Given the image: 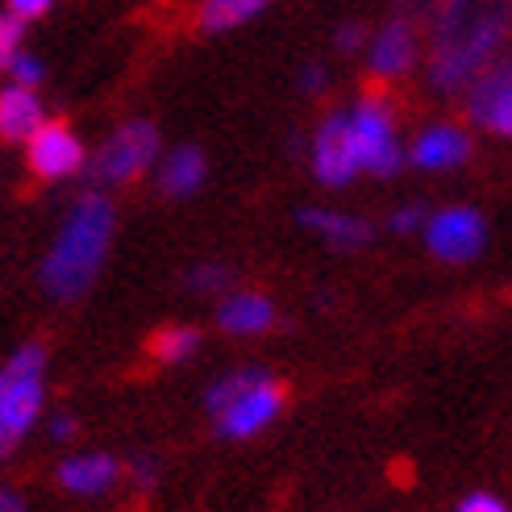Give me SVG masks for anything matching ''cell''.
I'll use <instances>...</instances> for the list:
<instances>
[{"instance_id":"7402d4cb","label":"cell","mask_w":512,"mask_h":512,"mask_svg":"<svg viewBox=\"0 0 512 512\" xmlns=\"http://www.w3.org/2000/svg\"><path fill=\"white\" fill-rule=\"evenodd\" d=\"M0 71L9 75V84H21V88H42L46 84V63L34 55V50H25V46Z\"/></svg>"},{"instance_id":"3957f363","label":"cell","mask_w":512,"mask_h":512,"mask_svg":"<svg viewBox=\"0 0 512 512\" xmlns=\"http://www.w3.org/2000/svg\"><path fill=\"white\" fill-rule=\"evenodd\" d=\"M46 408V346L21 342L0 363V463L30 438Z\"/></svg>"},{"instance_id":"f546056e","label":"cell","mask_w":512,"mask_h":512,"mask_svg":"<svg viewBox=\"0 0 512 512\" xmlns=\"http://www.w3.org/2000/svg\"><path fill=\"white\" fill-rule=\"evenodd\" d=\"M130 479L138 483V488H155V483H159V463L150 454L134 458V463H130Z\"/></svg>"},{"instance_id":"484cf974","label":"cell","mask_w":512,"mask_h":512,"mask_svg":"<svg viewBox=\"0 0 512 512\" xmlns=\"http://www.w3.org/2000/svg\"><path fill=\"white\" fill-rule=\"evenodd\" d=\"M446 5H450V0H400V17H408L421 30V25H429Z\"/></svg>"},{"instance_id":"44dd1931","label":"cell","mask_w":512,"mask_h":512,"mask_svg":"<svg viewBox=\"0 0 512 512\" xmlns=\"http://www.w3.org/2000/svg\"><path fill=\"white\" fill-rule=\"evenodd\" d=\"M184 288L188 292H204V296H225L234 288V271L221 267V263H200L184 275Z\"/></svg>"},{"instance_id":"30bf717a","label":"cell","mask_w":512,"mask_h":512,"mask_svg":"<svg viewBox=\"0 0 512 512\" xmlns=\"http://www.w3.org/2000/svg\"><path fill=\"white\" fill-rule=\"evenodd\" d=\"M463 92H467V117L475 130L492 138H512V63L508 59L488 63Z\"/></svg>"},{"instance_id":"ac0fdd59","label":"cell","mask_w":512,"mask_h":512,"mask_svg":"<svg viewBox=\"0 0 512 512\" xmlns=\"http://www.w3.org/2000/svg\"><path fill=\"white\" fill-rule=\"evenodd\" d=\"M271 0H204L200 13H196V25L204 34H225V30H238V25L254 21Z\"/></svg>"},{"instance_id":"d4e9b609","label":"cell","mask_w":512,"mask_h":512,"mask_svg":"<svg viewBox=\"0 0 512 512\" xmlns=\"http://www.w3.org/2000/svg\"><path fill=\"white\" fill-rule=\"evenodd\" d=\"M425 217H429V209H425L421 200H413V204H404V209H396L388 217V229H392V234H421Z\"/></svg>"},{"instance_id":"7a4b0ae2","label":"cell","mask_w":512,"mask_h":512,"mask_svg":"<svg viewBox=\"0 0 512 512\" xmlns=\"http://www.w3.org/2000/svg\"><path fill=\"white\" fill-rule=\"evenodd\" d=\"M433 46H429V88L454 96L463 92L475 75L500 59V46L508 34L504 5L496 0H450V5L429 21Z\"/></svg>"},{"instance_id":"603a6c76","label":"cell","mask_w":512,"mask_h":512,"mask_svg":"<svg viewBox=\"0 0 512 512\" xmlns=\"http://www.w3.org/2000/svg\"><path fill=\"white\" fill-rule=\"evenodd\" d=\"M367 38H371V30H367V21H358V17H346L334 30V46L342 50V55H363Z\"/></svg>"},{"instance_id":"ffe728a7","label":"cell","mask_w":512,"mask_h":512,"mask_svg":"<svg viewBox=\"0 0 512 512\" xmlns=\"http://www.w3.org/2000/svg\"><path fill=\"white\" fill-rule=\"evenodd\" d=\"M267 375H271L267 367H234V371L217 375V379L209 383V388H204V408H209V413L217 417L229 400H238L246 388H254V383L267 379Z\"/></svg>"},{"instance_id":"8992f818","label":"cell","mask_w":512,"mask_h":512,"mask_svg":"<svg viewBox=\"0 0 512 512\" xmlns=\"http://www.w3.org/2000/svg\"><path fill=\"white\" fill-rule=\"evenodd\" d=\"M421 242L438 263L467 267V263H479L483 250L492 246V225L475 204H442V209H433L425 217Z\"/></svg>"},{"instance_id":"6da1fadb","label":"cell","mask_w":512,"mask_h":512,"mask_svg":"<svg viewBox=\"0 0 512 512\" xmlns=\"http://www.w3.org/2000/svg\"><path fill=\"white\" fill-rule=\"evenodd\" d=\"M113 238H117V204L109 200V192L96 188L80 192L42 254L38 288L59 304L80 300L105 271Z\"/></svg>"},{"instance_id":"9c48e42d","label":"cell","mask_w":512,"mask_h":512,"mask_svg":"<svg viewBox=\"0 0 512 512\" xmlns=\"http://www.w3.org/2000/svg\"><path fill=\"white\" fill-rule=\"evenodd\" d=\"M363 55H367V71H371V80L379 84H400L408 80V75L417 71L421 63V30L408 17H392V21H383L379 30L367 38L363 46Z\"/></svg>"},{"instance_id":"9a60e30c","label":"cell","mask_w":512,"mask_h":512,"mask_svg":"<svg viewBox=\"0 0 512 512\" xmlns=\"http://www.w3.org/2000/svg\"><path fill=\"white\" fill-rule=\"evenodd\" d=\"M46 121H50V109L38 88H21V84L0 88V142L25 146Z\"/></svg>"},{"instance_id":"d6986e66","label":"cell","mask_w":512,"mask_h":512,"mask_svg":"<svg viewBox=\"0 0 512 512\" xmlns=\"http://www.w3.org/2000/svg\"><path fill=\"white\" fill-rule=\"evenodd\" d=\"M196 350H200V329L196 325H167V329H159V334L150 338V354H155L163 367L192 363Z\"/></svg>"},{"instance_id":"f1b7e54d","label":"cell","mask_w":512,"mask_h":512,"mask_svg":"<svg viewBox=\"0 0 512 512\" xmlns=\"http://www.w3.org/2000/svg\"><path fill=\"white\" fill-rule=\"evenodd\" d=\"M325 84H329V71H325L321 63H309V67L300 71V80H296V88H300L304 96H321Z\"/></svg>"},{"instance_id":"5bb4252c","label":"cell","mask_w":512,"mask_h":512,"mask_svg":"<svg viewBox=\"0 0 512 512\" xmlns=\"http://www.w3.org/2000/svg\"><path fill=\"white\" fill-rule=\"evenodd\" d=\"M279 321V309H275V300L263 296V292H234L229 288L217 304V325H221V334L229 338H259L267 334V329H275Z\"/></svg>"},{"instance_id":"277c9868","label":"cell","mask_w":512,"mask_h":512,"mask_svg":"<svg viewBox=\"0 0 512 512\" xmlns=\"http://www.w3.org/2000/svg\"><path fill=\"white\" fill-rule=\"evenodd\" d=\"M163 150V134L150 117H130L121 121L117 130L100 142L96 155H88V175L96 192H117V188H130L134 179H142L150 167H155Z\"/></svg>"},{"instance_id":"e0dca14e","label":"cell","mask_w":512,"mask_h":512,"mask_svg":"<svg viewBox=\"0 0 512 512\" xmlns=\"http://www.w3.org/2000/svg\"><path fill=\"white\" fill-rule=\"evenodd\" d=\"M121 479V463L113 454H71L59 463V483L71 496H105Z\"/></svg>"},{"instance_id":"7c38bea8","label":"cell","mask_w":512,"mask_h":512,"mask_svg":"<svg viewBox=\"0 0 512 512\" xmlns=\"http://www.w3.org/2000/svg\"><path fill=\"white\" fill-rule=\"evenodd\" d=\"M284 404H288V392L267 375V379L254 383V388H246L238 400H229L221 408L217 413V433L225 442H250V438H259L267 425L279 421Z\"/></svg>"},{"instance_id":"ba28073f","label":"cell","mask_w":512,"mask_h":512,"mask_svg":"<svg viewBox=\"0 0 512 512\" xmlns=\"http://www.w3.org/2000/svg\"><path fill=\"white\" fill-rule=\"evenodd\" d=\"M309 167L321 188H350L358 179V155H354V138H350V117L346 109L325 113L321 125L309 138Z\"/></svg>"},{"instance_id":"2e32d148","label":"cell","mask_w":512,"mask_h":512,"mask_svg":"<svg viewBox=\"0 0 512 512\" xmlns=\"http://www.w3.org/2000/svg\"><path fill=\"white\" fill-rule=\"evenodd\" d=\"M313 238H321L325 246L334 250H363L371 246L375 238V225L358 213H346V209H329V204H317V209H300L296 217Z\"/></svg>"},{"instance_id":"cb8c5ba5","label":"cell","mask_w":512,"mask_h":512,"mask_svg":"<svg viewBox=\"0 0 512 512\" xmlns=\"http://www.w3.org/2000/svg\"><path fill=\"white\" fill-rule=\"evenodd\" d=\"M21 38H25V21H17L13 13L0 9V67L21 50Z\"/></svg>"},{"instance_id":"4fadbf2b","label":"cell","mask_w":512,"mask_h":512,"mask_svg":"<svg viewBox=\"0 0 512 512\" xmlns=\"http://www.w3.org/2000/svg\"><path fill=\"white\" fill-rule=\"evenodd\" d=\"M155 188L159 196L167 200H188L204 188V179H209V159H204V150L192 146V142H179L171 150H159L155 159Z\"/></svg>"},{"instance_id":"4dcf8cb0","label":"cell","mask_w":512,"mask_h":512,"mask_svg":"<svg viewBox=\"0 0 512 512\" xmlns=\"http://www.w3.org/2000/svg\"><path fill=\"white\" fill-rule=\"evenodd\" d=\"M75 429H80V425H75V417H71V413H55V417L46 421L50 442H71V438H75Z\"/></svg>"},{"instance_id":"83f0119b","label":"cell","mask_w":512,"mask_h":512,"mask_svg":"<svg viewBox=\"0 0 512 512\" xmlns=\"http://www.w3.org/2000/svg\"><path fill=\"white\" fill-rule=\"evenodd\" d=\"M454 512H508V504L500 496H492V492H471L467 500H458Z\"/></svg>"},{"instance_id":"5b68a950","label":"cell","mask_w":512,"mask_h":512,"mask_svg":"<svg viewBox=\"0 0 512 512\" xmlns=\"http://www.w3.org/2000/svg\"><path fill=\"white\" fill-rule=\"evenodd\" d=\"M350 117V138H354V155H358V175H375V179H392L404 167V142H400V125L388 105V96L367 92L354 100Z\"/></svg>"},{"instance_id":"52a82bcc","label":"cell","mask_w":512,"mask_h":512,"mask_svg":"<svg viewBox=\"0 0 512 512\" xmlns=\"http://www.w3.org/2000/svg\"><path fill=\"white\" fill-rule=\"evenodd\" d=\"M25 167H30V175L42 179V184H67V179L84 175L88 146L67 121L50 117L42 130L25 142Z\"/></svg>"},{"instance_id":"1f68e13d","label":"cell","mask_w":512,"mask_h":512,"mask_svg":"<svg viewBox=\"0 0 512 512\" xmlns=\"http://www.w3.org/2000/svg\"><path fill=\"white\" fill-rule=\"evenodd\" d=\"M0 512H25V500L17 488H0Z\"/></svg>"},{"instance_id":"8fae6325","label":"cell","mask_w":512,"mask_h":512,"mask_svg":"<svg viewBox=\"0 0 512 512\" xmlns=\"http://www.w3.org/2000/svg\"><path fill=\"white\" fill-rule=\"evenodd\" d=\"M471 159H475V138L467 134V125H458V121H429L413 134V142L404 146V163H413L425 175L458 171Z\"/></svg>"},{"instance_id":"4316f807","label":"cell","mask_w":512,"mask_h":512,"mask_svg":"<svg viewBox=\"0 0 512 512\" xmlns=\"http://www.w3.org/2000/svg\"><path fill=\"white\" fill-rule=\"evenodd\" d=\"M50 9H55V0H5V13H13L17 21H38V17H46Z\"/></svg>"}]
</instances>
